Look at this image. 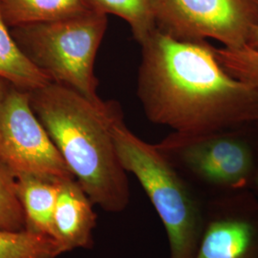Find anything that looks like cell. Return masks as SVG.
Masks as SVG:
<instances>
[{
  "label": "cell",
  "mask_w": 258,
  "mask_h": 258,
  "mask_svg": "<svg viewBox=\"0 0 258 258\" xmlns=\"http://www.w3.org/2000/svg\"><path fill=\"white\" fill-rule=\"evenodd\" d=\"M137 95L153 123L198 135L258 124V91L230 74L207 41L156 29L140 44Z\"/></svg>",
  "instance_id": "1"
},
{
  "label": "cell",
  "mask_w": 258,
  "mask_h": 258,
  "mask_svg": "<svg viewBox=\"0 0 258 258\" xmlns=\"http://www.w3.org/2000/svg\"><path fill=\"white\" fill-rule=\"evenodd\" d=\"M28 93L38 120L94 205L112 213L125 210L130 200L127 172L111 131L119 105L92 102L53 82Z\"/></svg>",
  "instance_id": "2"
},
{
  "label": "cell",
  "mask_w": 258,
  "mask_h": 258,
  "mask_svg": "<svg viewBox=\"0 0 258 258\" xmlns=\"http://www.w3.org/2000/svg\"><path fill=\"white\" fill-rule=\"evenodd\" d=\"M111 131L121 165L137 178L165 226L169 258H194L206 214L199 199L156 145L145 142L125 125L121 111Z\"/></svg>",
  "instance_id": "3"
},
{
  "label": "cell",
  "mask_w": 258,
  "mask_h": 258,
  "mask_svg": "<svg viewBox=\"0 0 258 258\" xmlns=\"http://www.w3.org/2000/svg\"><path fill=\"white\" fill-rule=\"evenodd\" d=\"M107 23L106 15L89 10L57 21L13 28L11 33L23 53L53 83L101 102L94 66Z\"/></svg>",
  "instance_id": "4"
},
{
  "label": "cell",
  "mask_w": 258,
  "mask_h": 258,
  "mask_svg": "<svg viewBox=\"0 0 258 258\" xmlns=\"http://www.w3.org/2000/svg\"><path fill=\"white\" fill-rule=\"evenodd\" d=\"M172 163L224 194L250 189L258 154L248 139L232 130L198 135L173 133L157 144Z\"/></svg>",
  "instance_id": "5"
},
{
  "label": "cell",
  "mask_w": 258,
  "mask_h": 258,
  "mask_svg": "<svg viewBox=\"0 0 258 258\" xmlns=\"http://www.w3.org/2000/svg\"><path fill=\"white\" fill-rule=\"evenodd\" d=\"M157 29L184 41L240 49L258 25V0H151Z\"/></svg>",
  "instance_id": "6"
},
{
  "label": "cell",
  "mask_w": 258,
  "mask_h": 258,
  "mask_svg": "<svg viewBox=\"0 0 258 258\" xmlns=\"http://www.w3.org/2000/svg\"><path fill=\"white\" fill-rule=\"evenodd\" d=\"M0 162L16 176L53 182L75 179L41 121L29 93L12 86L0 109Z\"/></svg>",
  "instance_id": "7"
},
{
  "label": "cell",
  "mask_w": 258,
  "mask_h": 258,
  "mask_svg": "<svg viewBox=\"0 0 258 258\" xmlns=\"http://www.w3.org/2000/svg\"><path fill=\"white\" fill-rule=\"evenodd\" d=\"M194 258H258V198L250 189L221 194L206 209Z\"/></svg>",
  "instance_id": "8"
},
{
  "label": "cell",
  "mask_w": 258,
  "mask_h": 258,
  "mask_svg": "<svg viewBox=\"0 0 258 258\" xmlns=\"http://www.w3.org/2000/svg\"><path fill=\"white\" fill-rule=\"evenodd\" d=\"M54 226L55 240L65 252L92 248L97 214L94 203L76 179L58 183Z\"/></svg>",
  "instance_id": "9"
},
{
  "label": "cell",
  "mask_w": 258,
  "mask_h": 258,
  "mask_svg": "<svg viewBox=\"0 0 258 258\" xmlns=\"http://www.w3.org/2000/svg\"><path fill=\"white\" fill-rule=\"evenodd\" d=\"M16 177L19 201L25 215V230L55 238L54 214L60 181L53 182L26 174Z\"/></svg>",
  "instance_id": "10"
},
{
  "label": "cell",
  "mask_w": 258,
  "mask_h": 258,
  "mask_svg": "<svg viewBox=\"0 0 258 258\" xmlns=\"http://www.w3.org/2000/svg\"><path fill=\"white\" fill-rule=\"evenodd\" d=\"M0 11L9 27L47 23L89 11L84 0H0Z\"/></svg>",
  "instance_id": "11"
},
{
  "label": "cell",
  "mask_w": 258,
  "mask_h": 258,
  "mask_svg": "<svg viewBox=\"0 0 258 258\" xmlns=\"http://www.w3.org/2000/svg\"><path fill=\"white\" fill-rule=\"evenodd\" d=\"M0 78L16 88L31 92L52 83L23 53L12 36L0 11Z\"/></svg>",
  "instance_id": "12"
},
{
  "label": "cell",
  "mask_w": 258,
  "mask_h": 258,
  "mask_svg": "<svg viewBox=\"0 0 258 258\" xmlns=\"http://www.w3.org/2000/svg\"><path fill=\"white\" fill-rule=\"evenodd\" d=\"M91 11L123 19L142 44L157 29L151 0H84Z\"/></svg>",
  "instance_id": "13"
},
{
  "label": "cell",
  "mask_w": 258,
  "mask_h": 258,
  "mask_svg": "<svg viewBox=\"0 0 258 258\" xmlns=\"http://www.w3.org/2000/svg\"><path fill=\"white\" fill-rule=\"evenodd\" d=\"M55 239L31 231L0 229V258H57L64 253Z\"/></svg>",
  "instance_id": "14"
},
{
  "label": "cell",
  "mask_w": 258,
  "mask_h": 258,
  "mask_svg": "<svg viewBox=\"0 0 258 258\" xmlns=\"http://www.w3.org/2000/svg\"><path fill=\"white\" fill-rule=\"evenodd\" d=\"M0 229L25 230V215L19 201L17 177L9 167L0 162Z\"/></svg>",
  "instance_id": "15"
},
{
  "label": "cell",
  "mask_w": 258,
  "mask_h": 258,
  "mask_svg": "<svg viewBox=\"0 0 258 258\" xmlns=\"http://www.w3.org/2000/svg\"><path fill=\"white\" fill-rule=\"evenodd\" d=\"M214 52L230 74L258 91V51L246 45L240 49L214 47Z\"/></svg>",
  "instance_id": "16"
},
{
  "label": "cell",
  "mask_w": 258,
  "mask_h": 258,
  "mask_svg": "<svg viewBox=\"0 0 258 258\" xmlns=\"http://www.w3.org/2000/svg\"><path fill=\"white\" fill-rule=\"evenodd\" d=\"M13 85L11 83L0 78V109H1V106L3 104V102H4L7 94L9 92L10 88Z\"/></svg>",
  "instance_id": "17"
},
{
  "label": "cell",
  "mask_w": 258,
  "mask_h": 258,
  "mask_svg": "<svg viewBox=\"0 0 258 258\" xmlns=\"http://www.w3.org/2000/svg\"><path fill=\"white\" fill-rule=\"evenodd\" d=\"M247 46L250 47L251 49H253L255 51H258V25L249 38Z\"/></svg>",
  "instance_id": "18"
},
{
  "label": "cell",
  "mask_w": 258,
  "mask_h": 258,
  "mask_svg": "<svg viewBox=\"0 0 258 258\" xmlns=\"http://www.w3.org/2000/svg\"><path fill=\"white\" fill-rule=\"evenodd\" d=\"M250 190H252L253 192L258 194V160L256 169H255L254 176H253V179H252V183H251V185H250Z\"/></svg>",
  "instance_id": "19"
}]
</instances>
